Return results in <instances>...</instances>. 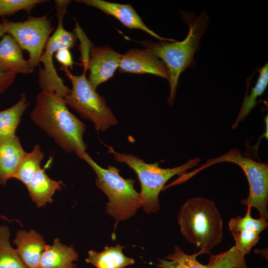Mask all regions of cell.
<instances>
[{"mask_svg":"<svg viewBox=\"0 0 268 268\" xmlns=\"http://www.w3.org/2000/svg\"><path fill=\"white\" fill-rule=\"evenodd\" d=\"M57 61L61 64V66L70 69L73 68L74 62L70 49L62 48L59 50L55 54Z\"/></svg>","mask_w":268,"mask_h":268,"instance_id":"cell-27","label":"cell"},{"mask_svg":"<svg viewBox=\"0 0 268 268\" xmlns=\"http://www.w3.org/2000/svg\"><path fill=\"white\" fill-rule=\"evenodd\" d=\"M108 152L113 154L116 161L127 164L135 172L141 185V207L148 214L160 209L159 195L170 178L177 175H183L200 162V158L196 157L181 166L163 168L158 162L147 163L135 155L117 152L111 147H109Z\"/></svg>","mask_w":268,"mask_h":268,"instance_id":"cell-5","label":"cell"},{"mask_svg":"<svg viewBox=\"0 0 268 268\" xmlns=\"http://www.w3.org/2000/svg\"><path fill=\"white\" fill-rule=\"evenodd\" d=\"M181 15L189 27V33L184 40L140 42L161 60L166 68L170 90L167 101L171 106L174 102L180 74L186 68L195 66V54L199 49L201 38L210 20L205 10L198 16L187 11H182Z\"/></svg>","mask_w":268,"mask_h":268,"instance_id":"cell-2","label":"cell"},{"mask_svg":"<svg viewBox=\"0 0 268 268\" xmlns=\"http://www.w3.org/2000/svg\"><path fill=\"white\" fill-rule=\"evenodd\" d=\"M13 243L15 250L27 268H39L41 257L46 245L44 237L35 230L17 231Z\"/></svg>","mask_w":268,"mask_h":268,"instance_id":"cell-14","label":"cell"},{"mask_svg":"<svg viewBox=\"0 0 268 268\" xmlns=\"http://www.w3.org/2000/svg\"><path fill=\"white\" fill-rule=\"evenodd\" d=\"M124 248L125 246L117 244L115 246H106L100 252L89 250L85 262L96 268H125L133 265L135 261L124 255Z\"/></svg>","mask_w":268,"mask_h":268,"instance_id":"cell-19","label":"cell"},{"mask_svg":"<svg viewBox=\"0 0 268 268\" xmlns=\"http://www.w3.org/2000/svg\"><path fill=\"white\" fill-rule=\"evenodd\" d=\"M92 168L96 175L95 184L108 197L106 212L115 220V228L121 221L132 217L141 207L139 193L134 189L135 180L124 179L120 170L112 165L107 169L97 164L84 152L77 155Z\"/></svg>","mask_w":268,"mask_h":268,"instance_id":"cell-4","label":"cell"},{"mask_svg":"<svg viewBox=\"0 0 268 268\" xmlns=\"http://www.w3.org/2000/svg\"><path fill=\"white\" fill-rule=\"evenodd\" d=\"M28 106L26 95L21 93L16 104L0 111V144L16 135V129Z\"/></svg>","mask_w":268,"mask_h":268,"instance_id":"cell-20","label":"cell"},{"mask_svg":"<svg viewBox=\"0 0 268 268\" xmlns=\"http://www.w3.org/2000/svg\"><path fill=\"white\" fill-rule=\"evenodd\" d=\"M45 0H0V17L10 16L18 11L24 10L27 13Z\"/></svg>","mask_w":268,"mask_h":268,"instance_id":"cell-26","label":"cell"},{"mask_svg":"<svg viewBox=\"0 0 268 268\" xmlns=\"http://www.w3.org/2000/svg\"><path fill=\"white\" fill-rule=\"evenodd\" d=\"M118 68L121 72L151 74L168 80L163 63L146 48L131 49L122 55Z\"/></svg>","mask_w":268,"mask_h":268,"instance_id":"cell-12","label":"cell"},{"mask_svg":"<svg viewBox=\"0 0 268 268\" xmlns=\"http://www.w3.org/2000/svg\"><path fill=\"white\" fill-rule=\"evenodd\" d=\"M72 88L64 98L67 106L74 109L83 118L90 120L97 131L104 132L111 126L117 124L118 121L105 99L96 92L86 76L87 69L83 68V72L75 75L67 67L61 66Z\"/></svg>","mask_w":268,"mask_h":268,"instance_id":"cell-6","label":"cell"},{"mask_svg":"<svg viewBox=\"0 0 268 268\" xmlns=\"http://www.w3.org/2000/svg\"><path fill=\"white\" fill-rule=\"evenodd\" d=\"M231 162L239 166L245 174L249 186L247 198L241 200L245 206L257 209L260 217L268 219V166L242 156L237 148L207 160L202 166L193 171L196 174L208 166L220 162Z\"/></svg>","mask_w":268,"mask_h":268,"instance_id":"cell-8","label":"cell"},{"mask_svg":"<svg viewBox=\"0 0 268 268\" xmlns=\"http://www.w3.org/2000/svg\"><path fill=\"white\" fill-rule=\"evenodd\" d=\"M16 75L11 72L0 73V94L4 92L13 84Z\"/></svg>","mask_w":268,"mask_h":268,"instance_id":"cell-28","label":"cell"},{"mask_svg":"<svg viewBox=\"0 0 268 268\" xmlns=\"http://www.w3.org/2000/svg\"><path fill=\"white\" fill-rule=\"evenodd\" d=\"M44 156V153L40 146L35 145L31 152H26L12 178L18 180L26 186L41 168V163Z\"/></svg>","mask_w":268,"mask_h":268,"instance_id":"cell-23","label":"cell"},{"mask_svg":"<svg viewBox=\"0 0 268 268\" xmlns=\"http://www.w3.org/2000/svg\"><path fill=\"white\" fill-rule=\"evenodd\" d=\"M76 1L95 7L106 14L114 16L128 28L140 29L160 41H175L172 39L162 38L148 28L132 6L129 4H120L103 0H78Z\"/></svg>","mask_w":268,"mask_h":268,"instance_id":"cell-13","label":"cell"},{"mask_svg":"<svg viewBox=\"0 0 268 268\" xmlns=\"http://www.w3.org/2000/svg\"><path fill=\"white\" fill-rule=\"evenodd\" d=\"M63 182L50 178L41 168L35 173L26 185L32 201L37 207L44 206L51 203L53 196L58 191L62 189Z\"/></svg>","mask_w":268,"mask_h":268,"instance_id":"cell-18","label":"cell"},{"mask_svg":"<svg viewBox=\"0 0 268 268\" xmlns=\"http://www.w3.org/2000/svg\"><path fill=\"white\" fill-rule=\"evenodd\" d=\"M6 34L5 29L2 22L0 21V37H2Z\"/></svg>","mask_w":268,"mask_h":268,"instance_id":"cell-29","label":"cell"},{"mask_svg":"<svg viewBox=\"0 0 268 268\" xmlns=\"http://www.w3.org/2000/svg\"><path fill=\"white\" fill-rule=\"evenodd\" d=\"M174 251L165 257V259H157V268H211L207 264L200 263L197 259L199 256L197 253L192 255L185 253L176 245Z\"/></svg>","mask_w":268,"mask_h":268,"instance_id":"cell-22","label":"cell"},{"mask_svg":"<svg viewBox=\"0 0 268 268\" xmlns=\"http://www.w3.org/2000/svg\"><path fill=\"white\" fill-rule=\"evenodd\" d=\"M177 220L182 235L199 249V255L210 254L222 241V219L211 199L201 197L188 199L181 206Z\"/></svg>","mask_w":268,"mask_h":268,"instance_id":"cell-3","label":"cell"},{"mask_svg":"<svg viewBox=\"0 0 268 268\" xmlns=\"http://www.w3.org/2000/svg\"><path fill=\"white\" fill-rule=\"evenodd\" d=\"M208 265L211 268H247L245 257L234 246L226 252L211 255Z\"/></svg>","mask_w":268,"mask_h":268,"instance_id":"cell-25","label":"cell"},{"mask_svg":"<svg viewBox=\"0 0 268 268\" xmlns=\"http://www.w3.org/2000/svg\"><path fill=\"white\" fill-rule=\"evenodd\" d=\"M78 255L72 245L67 246L56 238L51 245H46L39 263V268H75L74 262Z\"/></svg>","mask_w":268,"mask_h":268,"instance_id":"cell-17","label":"cell"},{"mask_svg":"<svg viewBox=\"0 0 268 268\" xmlns=\"http://www.w3.org/2000/svg\"><path fill=\"white\" fill-rule=\"evenodd\" d=\"M10 231L0 225V268H27L10 244Z\"/></svg>","mask_w":268,"mask_h":268,"instance_id":"cell-24","label":"cell"},{"mask_svg":"<svg viewBox=\"0 0 268 268\" xmlns=\"http://www.w3.org/2000/svg\"><path fill=\"white\" fill-rule=\"evenodd\" d=\"M70 0H55L56 3L58 24L53 34L50 37L40 58V63L43 67H39L38 84L41 90L54 93L64 98L69 93V89L58 75L53 63L55 53L62 48L71 49L76 43L75 33L65 29L63 18Z\"/></svg>","mask_w":268,"mask_h":268,"instance_id":"cell-7","label":"cell"},{"mask_svg":"<svg viewBox=\"0 0 268 268\" xmlns=\"http://www.w3.org/2000/svg\"><path fill=\"white\" fill-rule=\"evenodd\" d=\"M6 34L10 35L22 50L29 54L27 60L32 68L39 66L46 45L54 32L51 18L47 15L29 16L24 21H13L3 18L2 20Z\"/></svg>","mask_w":268,"mask_h":268,"instance_id":"cell-9","label":"cell"},{"mask_svg":"<svg viewBox=\"0 0 268 268\" xmlns=\"http://www.w3.org/2000/svg\"><path fill=\"white\" fill-rule=\"evenodd\" d=\"M0 217L1 218V217H2V216H0Z\"/></svg>","mask_w":268,"mask_h":268,"instance_id":"cell-30","label":"cell"},{"mask_svg":"<svg viewBox=\"0 0 268 268\" xmlns=\"http://www.w3.org/2000/svg\"><path fill=\"white\" fill-rule=\"evenodd\" d=\"M33 70L15 40L9 34H5L0 41V73L27 74Z\"/></svg>","mask_w":268,"mask_h":268,"instance_id":"cell-15","label":"cell"},{"mask_svg":"<svg viewBox=\"0 0 268 268\" xmlns=\"http://www.w3.org/2000/svg\"><path fill=\"white\" fill-rule=\"evenodd\" d=\"M259 75L255 86L252 88L250 94H246L238 115L232 126L236 129L239 123L249 115L257 103V99L265 92L268 85V65L267 63L259 70Z\"/></svg>","mask_w":268,"mask_h":268,"instance_id":"cell-21","label":"cell"},{"mask_svg":"<svg viewBox=\"0 0 268 268\" xmlns=\"http://www.w3.org/2000/svg\"><path fill=\"white\" fill-rule=\"evenodd\" d=\"M121 57V54L109 47L91 44L83 68L89 70L88 80L95 89L113 76L119 67Z\"/></svg>","mask_w":268,"mask_h":268,"instance_id":"cell-11","label":"cell"},{"mask_svg":"<svg viewBox=\"0 0 268 268\" xmlns=\"http://www.w3.org/2000/svg\"><path fill=\"white\" fill-rule=\"evenodd\" d=\"M26 152L16 135L0 144V185L13 178Z\"/></svg>","mask_w":268,"mask_h":268,"instance_id":"cell-16","label":"cell"},{"mask_svg":"<svg viewBox=\"0 0 268 268\" xmlns=\"http://www.w3.org/2000/svg\"><path fill=\"white\" fill-rule=\"evenodd\" d=\"M33 122L67 153L86 152L85 125L68 109L64 99L41 90L30 114Z\"/></svg>","mask_w":268,"mask_h":268,"instance_id":"cell-1","label":"cell"},{"mask_svg":"<svg viewBox=\"0 0 268 268\" xmlns=\"http://www.w3.org/2000/svg\"><path fill=\"white\" fill-rule=\"evenodd\" d=\"M247 207L243 217L237 216L232 218L228 223L229 229L235 241L234 246L243 257L250 253L259 242L260 234L268 227L267 220L261 217L257 219L253 218L252 207Z\"/></svg>","mask_w":268,"mask_h":268,"instance_id":"cell-10","label":"cell"}]
</instances>
